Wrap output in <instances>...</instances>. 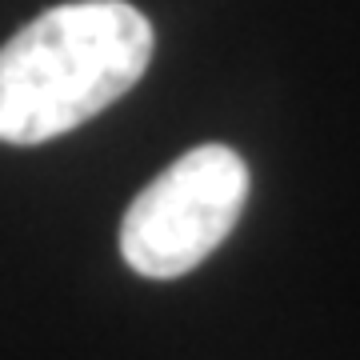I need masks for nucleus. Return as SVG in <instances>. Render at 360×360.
<instances>
[{
    "label": "nucleus",
    "mask_w": 360,
    "mask_h": 360,
    "mask_svg": "<svg viewBox=\"0 0 360 360\" xmlns=\"http://www.w3.org/2000/svg\"><path fill=\"white\" fill-rule=\"evenodd\" d=\"M153 25L129 0H72L0 49V141L44 144L80 129L144 77Z\"/></svg>",
    "instance_id": "1"
},
{
    "label": "nucleus",
    "mask_w": 360,
    "mask_h": 360,
    "mask_svg": "<svg viewBox=\"0 0 360 360\" xmlns=\"http://www.w3.org/2000/svg\"><path fill=\"white\" fill-rule=\"evenodd\" d=\"M248 200V165L229 144H200L144 184L120 220V257L148 281H176L217 252Z\"/></svg>",
    "instance_id": "2"
}]
</instances>
